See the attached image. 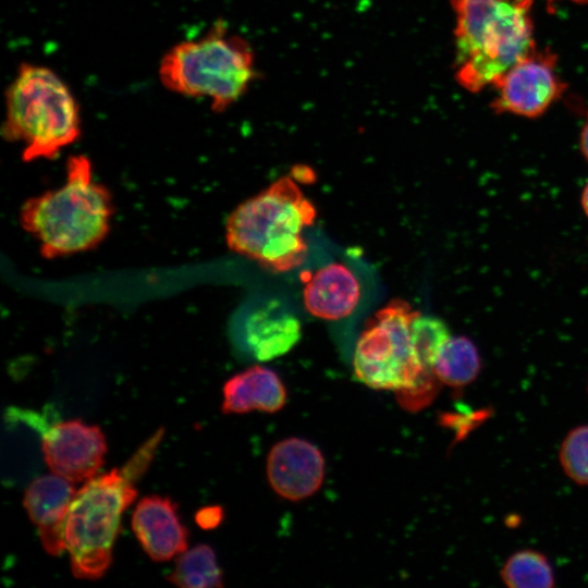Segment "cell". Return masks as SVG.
<instances>
[{"label":"cell","mask_w":588,"mask_h":588,"mask_svg":"<svg viewBox=\"0 0 588 588\" xmlns=\"http://www.w3.org/2000/svg\"><path fill=\"white\" fill-rule=\"evenodd\" d=\"M559 462L568 479L588 487V424L571 429L559 450Z\"/></svg>","instance_id":"obj_20"},{"label":"cell","mask_w":588,"mask_h":588,"mask_svg":"<svg viewBox=\"0 0 588 588\" xmlns=\"http://www.w3.org/2000/svg\"><path fill=\"white\" fill-rule=\"evenodd\" d=\"M579 146L584 158L588 162V119L581 130L579 137Z\"/></svg>","instance_id":"obj_23"},{"label":"cell","mask_w":588,"mask_h":588,"mask_svg":"<svg viewBox=\"0 0 588 588\" xmlns=\"http://www.w3.org/2000/svg\"><path fill=\"white\" fill-rule=\"evenodd\" d=\"M223 518V511L219 506H208L199 510L196 514V523L205 529L217 527Z\"/></svg>","instance_id":"obj_21"},{"label":"cell","mask_w":588,"mask_h":588,"mask_svg":"<svg viewBox=\"0 0 588 588\" xmlns=\"http://www.w3.org/2000/svg\"><path fill=\"white\" fill-rule=\"evenodd\" d=\"M315 205L285 175L240 204L228 217L225 240L234 253L272 272L301 266L308 246L303 235L315 223Z\"/></svg>","instance_id":"obj_4"},{"label":"cell","mask_w":588,"mask_h":588,"mask_svg":"<svg viewBox=\"0 0 588 588\" xmlns=\"http://www.w3.org/2000/svg\"><path fill=\"white\" fill-rule=\"evenodd\" d=\"M286 402V390L270 368L253 366L234 375L223 385L222 412L245 414L252 411L275 413Z\"/></svg>","instance_id":"obj_15"},{"label":"cell","mask_w":588,"mask_h":588,"mask_svg":"<svg viewBox=\"0 0 588 588\" xmlns=\"http://www.w3.org/2000/svg\"><path fill=\"white\" fill-rule=\"evenodd\" d=\"M158 75L168 90L209 98L211 109L219 113L244 96L258 73L249 42L217 21L203 37L170 48Z\"/></svg>","instance_id":"obj_6"},{"label":"cell","mask_w":588,"mask_h":588,"mask_svg":"<svg viewBox=\"0 0 588 588\" xmlns=\"http://www.w3.org/2000/svg\"><path fill=\"white\" fill-rule=\"evenodd\" d=\"M580 205L583 208L584 213L588 218V180L583 188L581 195H580Z\"/></svg>","instance_id":"obj_24"},{"label":"cell","mask_w":588,"mask_h":588,"mask_svg":"<svg viewBox=\"0 0 588 588\" xmlns=\"http://www.w3.org/2000/svg\"><path fill=\"white\" fill-rule=\"evenodd\" d=\"M482 367L476 344L465 335L451 336L437 356L432 372L451 388H463L473 383Z\"/></svg>","instance_id":"obj_16"},{"label":"cell","mask_w":588,"mask_h":588,"mask_svg":"<svg viewBox=\"0 0 588 588\" xmlns=\"http://www.w3.org/2000/svg\"><path fill=\"white\" fill-rule=\"evenodd\" d=\"M587 390H588V387H587Z\"/></svg>","instance_id":"obj_26"},{"label":"cell","mask_w":588,"mask_h":588,"mask_svg":"<svg viewBox=\"0 0 588 588\" xmlns=\"http://www.w3.org/2000/svg\"><path fill=\"white\" fill-rule=\"evenodd\" d=\"M4 102L1 135L22 144L25 162L53 159L81 136L78 103L65 82L47 66L20 64Z\"/></svg>","instance_id":"obj_5"},{"label":"cell","mask_w":588,"mask_h":588,"mask_svg":"<svg viewBox=\"0 0 588 588\" xmlns=\"http://www.w3.org/2000/svg\"><path fill=\"white\" fill-rule=\"evenodd\" d=\"M132 528L155 562L168 561L187 550V529L180 522L176 504L169 498H143L133 512Z\"/></svg>","instance_id":"obj_11"},{"label":"cell","mask_w":588,"mask_h":588,"mask_svg":"<svg viewBox=\"0 0 588 588\" xmlns=\"http://www.w3.org/2000/svg\"><path fill=\"white\" fill-rule=\"evenodd\" d=\"M556 56L549 49L532 51L512 66L494 85L491 107L526 118L541 115L565 89L555 72Z\"/></svg>","instance_id":"obj_8"},{"label":"cell","mask_w":588,"mask_h":588,"mask_svg":"<svg viewBox=\"0 0 588 588\" xmlns=\"http://www.w3.org/2000/svg\"><path fill=\"white\" fill-rule=\"evenodd\" d=\"M500 578L509 588H552L555 575L546 554L534 549L512 553L500 569Z\"/></svg>","instance_id":"obj_18"},{"label":"cell","mask_w":588,"mask_h":588,"mask_svg":"<svg viewBox=\"0 0 588 588\" xmlns=\"http://www.w3.org/2000/svg\"><path fill=\"white\" fill-rule=\"evenodd\" d=\"M298 318L278 299H269L248 314L244 322V341L260 362L289 353L301 340Z\"/></svg>","instance_id":"obj_13"},{"label":"cell","mask_w":588,"mask_h":588,"mask_svg":"<svg viewBox=\"0 0 588 588\" xmlns=\"http://www.w3.org/2000/svg\"><path fill=\"white\" fill-rule=\"evenodd\" d=\"M76 491L72 481L56 474L37 477L25 491L23 504L44 549L53 556L65 550L63 526Z\"/></svg>","instance_id":"obj_12"},{"label":"cell","mask_w":588,"mask_h":588,"mask_svg":"<svg viewBox=\"0 0 588 588\" xmlns=\"http://www.w3.org/2000/svg\"><path fill=\"white\" fill-rule=\"evenodd\" d=\"M324 457L311 442L289 438L275 443L267 457V478L272 490L289 501L315 494L324 478Z\"/></svg>","instance_id":"obj_10"},{"label":"cell","mask_w":588,"mask_h":588,"mask_svg":"<svg viewBox=\"0 0 588 588\" xmlns=\"http://www.w3.org/2000/svg\"><path fill=\"white\" fill-rule=\"evenodd\" d=\"M167 579L182 588H217L223 586L222 572L215 551L207 544H198L179 555Z\"/></svg>","instance_id":"obj_17"},{"label":"cell","mask_w":588,"mask_h":588,"mask_svg":"<svg viewBox=\"0 0 588 588\" xmlns=\"http://www.w3.org/2000/svg\"><path fill=\"white\" fill-rule=\"evenodd\" d=\"M296 182L311 183L315 179L313 169L304 164H297L291 170L290 174Z\"/></svg>","instance_id":"obj_22"},{"label":"cell","mask_w":588,"mask_h":588,"mask_svg":"<svg viewBox=\"0 0 588 588\" xmlns=\"http://www.w3.org/2000/svg\"><path fill=\"white\" fill-rule=\"evenodd\" d=\"M531 0H451L455 12V78L477 93L493 86L536 50Z\"/></svg>","instance_id":"obj_3"},{"label":"cell","mask_w":588,"mask_h":588,"mask_svg":"<svg viewBox=\"0 0 588 588\" xmlns=\"http://www.w3.org/2000/svg\"><path fill=\"white\" fill-rule=\"evenodd\" d=\"M162 434L158 430L122 468L93 477L76 491L63 526L76 578L98 579L109 568L122 514L137 495L134 483L148 468Z\"/></svg>","instance_id":"obj_1"},{"label":"cell","mask_w":588,"mask_h":588,"mask_svg":"<svg viewBox=\"0 0 588 588\" xmlns=\"http://www.w3.org/2000/svg\"><path fill=\"white\" fill-rule=\"evenodd\" d=\"M106 439L97 426L79 419L50 426L42 438L41 452L50 470L72 482L91 479L103 463Z\"/></svg>","instance_id":"obj_9"},{"label":"cell","mask_w":588,"mask_h":588,"mask_svg":"<svg viewBox=\"0 0 588 588\" xmlns=\"http://www.w3.org/2000/svg\"><path fill=\"white\" fill-rule=\"evenodd\" d=\"M360 298V283L354 272L342 262L317 269L305 280L303 301L306 310L324 320L350 316Z\"/></svg>","instance_id":"obj_14"},{"label":"cell","mask_w":588,"mask_h":588,"mask_svg":"<svg viewBox=\"0 0 588 588\" xmlns=\"http://www.w3.org/2000/svg\"><path fill=\"white\" fill-rule=\"evenodd\" d=\"M573 1H575L577 3H588V0H573Z\"/></svg>","instance_id":"obj_25"},{"label":"cell","mask_w":588,"mask_h":588,"mask_svg":"<svg viewBox=\"0 0 588 588\" xmlns=\"http://www.w3.org/2000/svg\"><path fill=\"white\" fill-rule=\"evenodd\" d=\"M446 323L434 316L416 313L411 322V341L420 365L432 371L433 363L451 339Z\"/></svg>","instance_id":"obj_19"},{"label":"cell","mask_w":588,"mask_h":588,"mask_svg":"<svg viewBox=\"0 0 588 588\" xmlns=\"http://www.w3.org/2000/svg\"><path fill=\"white\" fill-rule=\"evenodd\" d=\"M113 203L109 189L93 177L84 155L66 161L65 182L28 198L20 210L22 228L39 243L45 258L95 248L110 230Z\"/></svg>","instance_id":"obj_2"},{"label":"cell","mask_w":588,"mask_h":588,"mask_svg":"<svg viewBox=\"0 0 588 588\" xmlns=\"http://www.w3.org/2000/svg\"><path fill=\"white\" fill-rule=\"evenodd\" d=\"M403 299H392L368 321L356 343L355 377L369 388L397 393L436 385L437 377L418 362L411 341L416 315Z\"/></svg>","instance_id":"obj_7"}]
</instances>
